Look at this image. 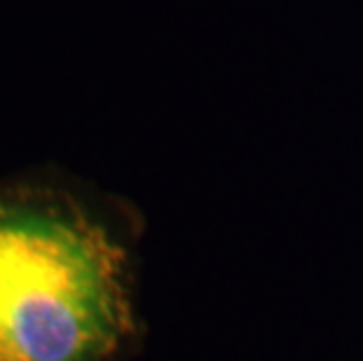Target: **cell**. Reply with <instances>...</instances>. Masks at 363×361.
<instances>
[{
  "label": "cell",
  "instance_id": "6da1fadb",
  "mask_svg": "<svg viewBox=\"0 0 363 361\" xmlns=\"http://www.w3.org/2000/svg\"><path fill=\"white\" fill-rule=\"evenodd\" d=\"M134 331L111 230L71 197L0 181V361H113Z\"/></svg>",
  "mask_w": 363,
  "mask_h": 361
}]
</instances>
